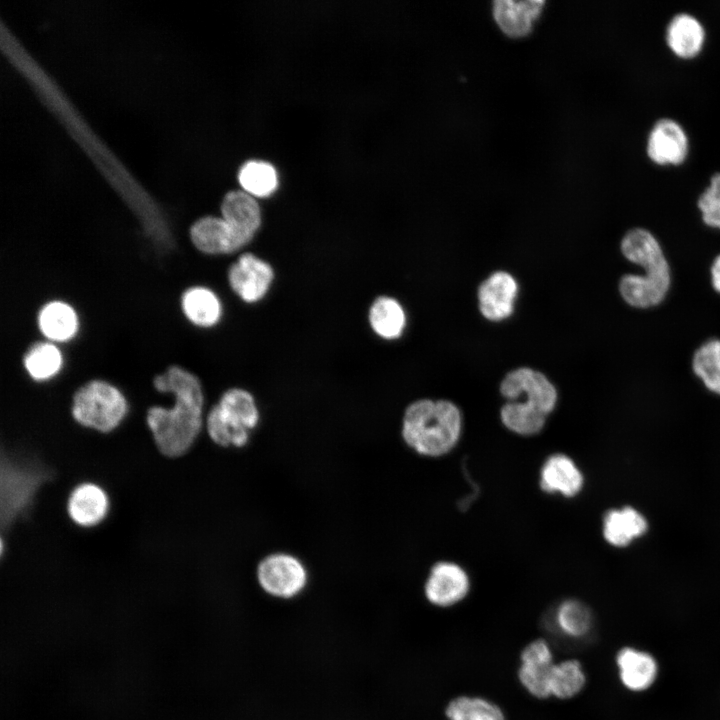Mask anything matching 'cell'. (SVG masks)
<instances>
[{
  "mask_svg": "<svg viewBox=\"0 0 720 720\" xmlns=\"http://www.w3.org/2000/svg\"><path fill=\"white\" fill-rule=\"evenodd\" d=\"M518 678L521 685L535 698L551 696L550 680L554 666L553 653L544 639L530 642L520 654Z\"/></svg>",
  "mask_w": 720,
  "mask_h": 720,
  "instance_id": "obj_9",
  "label": "cell"
},
{
  "mask_svg": "<svg viewBox=\"0 0 720 720\" xmlns=\"http://www.w3.org/2000/svg\"><path fill=\"white\" fill-rule=\"evenodd\" d=\"M38 326L47 339L65 342L76 334L78 316L71 305L54 300L45 304L38 314Z\"/></svg>",
  "mask_w": 720,
  "mask_h": 720,
  "instance_id": "obj_21",
  "label": "cell"
},
{
  "mask_svg": "<svg viewBox=\"0 0 720 720\" xmlns=\"http://www.w3.org/2000/svg\"><path fill=\"white\" fill-rule=\"evenodd\" d=\"M181 308L185 317L198 327L214 326L221 316V304L210 289L195 286L187 289L181 297Z\"/></svg>",
  "mask_w": 720,
  "mask_h": 720,
  "instance_id": "obj_22",
  "label": "cell"
},
{
  "mask_svg": "<svg viewBox=\"0 0 720 720\" xmlns=\"http://www.w3.org/2000/svg\"><path fill=\"white\" fill-rule=\"evenodd\" d=\"M448 720H506L502 709L482 697L458 696L445 709Z\"/></svg>",
  "mask_w": 720,
  "mask_h": 720,
  "instance_id": "obj_28",
  "label": "cell"
},
{
  "mask_svg": "<svg viewBox=\"0 0 720 720\" xmlns=\"http://www.w3.org/2000/svg\"><path fill=\"white\" fill-rule=\"evenodd\" d=\"M461 431L462 415L451 401L420 399L404 412L402 437L420 455L439 457L449 453Z\"/></svg>",
  "mask_w": 720,
  "mask_h": 720,
  "instance_id": "obj_3",
  "label": "cell"
},
{
  "mask_svg": "<svg viewBox=\"0 0 720 720\" xmlns=\"http://www.w3.org/2000/svg\"><path fill=\"white\" fill-rule=\"evenodd\" d=\"M189 234L194 247L210 255L230 254L248 243L222 217L216 216L198 219Z\"/></svg>",
  "mask_w": 720,
  "mask_h": 720,
  "instance_id": "obj_13",
  "label": "cell"
},
{
  "mask_svg": "<svg viewBox=\"0 0 720 720\" xmlns=\"http://www.w3.org/2000/svg\"><path fill=\"white\" fill-rule=\"evenodd\" d=\"M109 500L104 490L94 483L76 486L67 501V511L74 523L93 527L107 515Z\"/></svg>",
  "mask_w": 720,
  "mask_h": 720,
  "instance_id": "obj_18",
  "label": "cell"
},
{
  "mask_svg": "<svg viewBox=\"0 0 720 720\" xmlns=\"http://www.w3.org/2000/svg\"><path fill=\"white\" fill-rule=\"evenodd\" d=\"M712 285L715 291L720 293V255H718L711 266Z\"/></svg>",
  "mask_w": 720,
  "mask_h": 720,
  "instance_id": "obj_34",
  "label": "cell"
},
{
  "mask_svg": "<svg viewBox=\"0 0 720 720\" xmlns=\"http://www.w3.org/2000/svg\"><path fill=\"white\" fill-rule=\"evenodd\" d=\"M273 277L270 264L252 253L242 254L228 271L230 287L247 303L262 299L269 290Z\"/></svg>",
  "mask_w": 720,
  "mask_h": 720,
  "instance_id": "obj_10",
  "label": "cell"
},
{
  "mask_svg": "<svg viewBox=\"0 0 720 720\" xmlns=\"http://www.w3.org/2000/svg\"><path fill=\"white\" fill-rule=\"evenodd\" d=\"M500 393L507 401L525 403L546 416L557 403L555 386L541 372L522 367L510 371L500 384Z\"/></svg>",
  "mask_w": 720,
  "mask_h": 720,
  "instance_id": "obj_7",
  "label": "cell"
},
{
  "mask_svg": "<svg viewBox=\"0 0 720 720\" xmlns=\"http://www.w3.org/2000/svg\"><path fill=\"white\" fill-rule=\"evenodd\" d=\"M239 181L247 193L254 196H267L277 186V174L272 165L263 161H249L239 172Z\"/></svg>",
  "mask_w": 720,
  "mask_h": 720,
  "instance_id": "obj_32",
  "label": "cell"
},
{
  "mask_svg": "<svg viewBox=\"0 0 720 720\" xmlns=\"http://www.w3.org/2000/svg\"><path fill=\"white\" fill-rule=\"evenodd\" d=\"M539 483L546 493L574 497L584 486V476L569 456L557 453L543 463Z\"/></svg>",
  "mask_w": 720,
  "mask_h": 720,
  "instance_id": "obj_16",
  "label": "cell"
},
{
  "mask_svg": "<svg viewBox=\"0 0 720 720\" xmlns=\"http://www.w3.org/2000/svg\"><path fill=\"white\" fill-rule=\"evenodd\" d=\"M470 590L466 571L456 563L441 561L433 565L425 582L426 599L437 607H450L462 601Z\"/></svg>",
  "mask_w": 720,
  "mask_h": 720,
  "instance_id": "obj_11",
  "label": "cell"
},
{
  "mask_svg": "<svg viewBox=\"0 0 720 720\" xmlns=\"http://www.w3.org/2000/svg\"><path fill=\"white\" fill-rule=\"evenodd\" d=\"M24 368L31 378L45 381L54 377L61 369L63 357L59 348L51 342L32 345L23 358Z\"/></svg>",
  "mask_w": 720,
  "mask_h": 720,
  "instance_id": "obj_26",
  "label": "cell"
},
{
  "mask_svg": "<svg viewBox=\"0 0 720 720\" xmlns=\"http://www.w3.org/2000/svg\"><path fill=\"white\" fill-rule=\"evenodd\" d=\"M552 622L556 630L564 637L582 639L590 633L593 617L591 610L583 602L567 599L553 611Z\"/></svg>",
  "mask_w": 720,
  "mask_h": 720,
  "instance_id": "obj_23",
  "label": "cell"
},
{
  "mask_svg": "<svg viewBox=\"0 0 720 720\" xmlns=\"http://www.w3.org/2000/svg\"><path fill=\"white\" fill-rule=\"evenodd\" d=\"M692 369L705 387L720 396V340H709L701 345L692 358Z\"/></svg>",
  "mask_w": 720,
  "mask_h": 720,
  "instance_id": "obj_30",
  "label": "cell"
},
{
  "mask_svg": "<svg viewBox=\"0 0 720 720\" xmlns=\"http://www.w3.org/2000/svg\"><path fill=\"white\" fill-rule=\"evenodd\" d=\"M500 419L511 432L532 436L542 431L546 415L525 403L507 401L500 410Z\"/></svg>",
  "mask_w": 720,
  "mask_h": 720,
  "instance_id": "obj_25",
  "label": "cell"
},
{
  "mask_svg": "<svg viewBox=\"0 0 720 720\" xmlns=\"http://www.w3.org/2000/svg\"><path fill=\"white\" fill-rule=\"evenodd\" d=\"M648 522L636 508L624 506L611 509L603 518L602 532L608 544L624 548L646 534Z\"/></svg>",
  "mask_w": 720,
  "mask_h": 720,
  "instance_id": "obj_17",
  "label": "cell"
},
{
  "mask_svg": "<svg viewBox=\"0 0 720 720\" xmlns=\"http://www.w3.org/2000/svg\"><path fill=\"white\" fill-rule=\"evenodd\" d=\"M689 137L680 122L672 117L654 121L646 140V153L658 165L681 164L689 153Z\"/></svg>",
  "mask_w": 720,
  "mask_h": 720,
  "instance_id": "obj_8",
  "label": "cell"
},
{
  "mask_svg": "<svg viewBox=\"0 0 720 720\" xmlns=\"http://www.w3.org/2000/svg\"><path fill=\"white\" fill-rule=\"evenodd\" d=\"M218 405L223 412L235 423L253 429L259 420V412L253 396L241 388H231L225 391Z\"/></svg>",
  "mask_w": 720,
  "mask_h": 720,
  "instance_id": "obj_29",
  "label": "cell"
},
{
  "mask_svg": "<svg viewBox=\"0 0 720 720\" xmlns=\"http://www.w3.org/2000/svg\"><path fill=\"white\" fill-rule=\"evenodd\" d=\"M44 471L32 466L19 465L7 459L2 461L1 471V519L9 525L22 514L32 501Z\"/></svg>",
  "mask_w": 720,
  "mask_h": 720,
  "instance_id": "obj_5",
  "label": "cell"
},
{
  "mask_svg": "<svg viewBox=\"0 0 720 720\" xmlns=\"http://www.w3.org/2000/svg\"><path fill=\"white\" fill-rule=\"evenodd\" d=\"M703 222L720 229V171L713 173L697 200Z\"/></svg>",
  "mask_w": 720,
  "mask_h": 720,
  "instance_id": "obj_33",
  "label": "cell"
},
{
  "mask_svg": "<svg viewBox=\"0 0 720 720\" xmlns=\"http://www.w3.org/2000/svg\"><path fill=\"white\" fill-rule=\"evenodd\" d=\"M615 662L619 681L630 692H645L657 681L659 664L647 650L624 646L617 651Z\"/></svg>",
  "mask_w": 720,
  "mask_h": 720,
  "instance_id": "obj_12",
  "label": "cell"
},
{
  "mask_svg": "<svg viewBox=\"0 0 720 720\" xmlns=\"http://www.w3.org/2000/svg\"><path fill=\"white\" fill-rule=\"evenodd\" d=\"M706 30L697 16L690 12H678L668 21L665 41L670 50L680 58H693L702 50Z\"/></svg>",
  "mask_w": 720,
  "mask_h": 720,
  "instance_id": "obj_15",
  "label": "cell"
},
{
  "mask_svg": "<svg viewBox=\"0 0 720 720\" xmlns=\"http://www.w3.org/2000/svg\"><path fill=\"white\" fill-rule=\"evenodd\" d=\"M586 684L582 664L576 659L555 663L551 673V696L565 700L578 695Z\"/></svg>",
  "mask_w": 720,
  "mask_h": 720,
  "instance_id": "obj_27",
  "label": "cell"
},
{
  "mask_svg": "<svg viewBox=\"0 0 720 720\" xmlns=\"http://www.w3.org/2000/svg\"><path fill=\"white\" fill-rule=\"evenodd\" d=\"M155 389L173 396V406H152L146 422L160 452L177 457L187 452L202 426L204 395L198 377L191 371L171 365L153 379Z\"/></svg>",
  "mask_w": 720,
  "mask_h": 720,
  "instance_id": "obj_1",
  "label": "cell"
},
{
  "mask_svg": "<svg viewBox=\"0 0 720 720\" xmlns=\"http://www.w3.org/2000/svg\"><path fill=\"white\" fill-rule=\"evenodd\" d=\"M257 580L262 590L270 596L290 599L305 588L307 572L296 557L275 553L258 564Z\"/></svg>",
  "mask_w": 720,
  "mask_h": 720,
  "instance_id": "obj_6",
  "label": "cell"
},
{
  "mask_svg": "<svg viewBox=\"0 0 720 720\" xmlns=\"http://www.w3.org/2000/svg\"><path fill=\"white\" fill-rule=\"evenodd\" d=\"M620 250L627 260L645 269V275L626 274L620 279L624 301L639 309L660 304L670 288L671 274L658 240L647 229L636 227L624 235Z\"/></svg>",
  "mask_w": 720,
  "mask_h": 720,
  "instance_id": "obj_2",
  "label": "cell"
},
{
  "mask_svg": "<svg viewBox=\"0 0 720 720\" xmlns=\"http://www.w3.org/2000/svg\"><path fill=\"white\" fill-rule=\"evenodd\" d=\"M543 5L542 0H497L493 3V16L504 33L520 37L531 30Z\"/></svg>",
  "mask_w": 720,
  "mask_h": 720,
  "instance_id": "obj_20",
  "label": "cell"
},
{
  "mask_svg": "<svg viewBox=\"0 0 720 720\" xmlns=\"http://www.w3.org/2000/svg\"><path fill=\"white\" fill-rule=\"evenodd\" d=\"M127 411L128 404L123 393L105 380H90L73 395L72 415L75 421L103 433L119 426Z\"/></svg>",
  "mask_w": 720,
  "mask_h": 720,
  "instance_id": "obj_4",
  "label": "cell"
},
{
  "mask_svg": "<svg viewBox=\"0 0 720 720\" xmlns=\"http://www.w3.org/2000/svg\"><path fill=\"white\" fill-rule=\"evenodd\" d=\"M222 218L246 241H250L261 223V212L252 195L243 191L227 193L221 204Z\"/></svg>",
  "mask_w": 720,
  "mask_h": 720,
  "instance_id": "obj_19",
  "label": "cell"
},
{
  "mask_svg": "<svg viewBox=\"0 0 720 720\" xmlns=\"http://www.w3.org/2000/svg\"><path fill=\"white\" fill-rule=\"evenodd\" d=\"M518 285L514 277L505 271L492 273L478 288V304L481 314L488 320L501 321L514 309Z\"/></svg>",
  "mask_w": 720,
  "mask_h": 720,
  "instance_id": "obj_14",
  "label": "cell"
},
{
  "mask_svg": "<svg viewBox=\"0 0 720 720\" xmlns=\"http://www.w3.org/2000/svg\"><path fill=\"white\" fill-rule=\"evenodd\" d=\"M369 322L384 339L398 338L405 327L406 316L400 303L388 296L378 297L369 310Z\"/></svg>",
  "mask_w": 720,
  "mask_h": 720,
  "instance_id": "obj_24",
  "label": "cell"
},
{
  "mask_svg": "<svg viewBox=\"0 0 720 720\" xmlns=\"http://www.w3.org/2000/svg\"><path fill=\"white\" fill-rule=\"evenodd\" d=\"M210 438L220 446H244L249 439V430L232 421L220 408L214 405L206 420Z\"/></svg>",
  "mask_w": 720,
  "mask_h": 720,
  "instance_id": "obj_31",
  "label": "cell"
}]
</instances>
